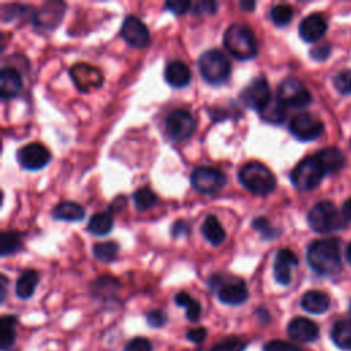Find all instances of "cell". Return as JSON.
Listing matches in <instances>:
<instances>
[{
  "label": "cell",
  "mask_w": 351,
  "mask_h": 351,
  "mask_svg": "<svg viewBox=\"0 0 351 351\" xmlns=\"http://www.w3.org/2000/svg\"><path fill=\"white\" fill-rule=\"evenodd\" d=\"M325 176V170L318 158L307 156L300 160L291 171V181L299 191H311L319 185Z\"/></svg>",
  "instance_id": "7"
},
{
  "label": "cell",
  "mask_w": 351,
  "mask_h": 351,
  "mask_svg": "<svg viewBox=\"0 0 351 351\" xmlns=\"http://www.w3.org/2000/svg\"><path fill=\"white\" fill-rule=\"evenodd\" d=\"M174 303L180 307L185 308V315L191 322H196L202 314V306L197 300H195L188 292H178L174 296Z\"/></svg>",
  "instance_id": "30"
},
{
  "label": "cell",
  "mask_w": 351,
  "mask_h": 351,
  "mask_svg": "<svg viewBox=\"0 0 351 351\" xmlns=\"http://www.w3.org/2000/svg\"><path fill=\"white\" fill-rule=\"evenodd\" d=\"M207 336V330L203 326H197V328H192L186 332V339L192 343H202Z\"/></svg>",
  "instance_id": "45"
},
{
  "label": "cell",
  "mask_w": 351,
  "mask_h": 351,
  "mask_svg": "<svg viewBox=\"0 0 351 351\" xmlns=\"http://www.w3.org/2000/svg\"><path fill=\"white\" fill-rule=\"evenodd\" d=\"M165 129L167 136L176 141L181 143L188 140L195 129H196V121L193 115L186 110H174L169 112V115L165 119Z\"/></svg>",
  "instance_id": "9"
},
{
  "label": "cell",
  "mask_w": 351,
  "mask_h": 351,
  "mask_svg": "<svg viewBox=\"0 0 351 351\" xmlns=\"http://www.w3.org/2000/svg\"><path fill=\"white\" fill-rule=\"evenodd\" d=\"M52 217L58 221L75 222L85 217V211L81 204L75 202H60L52 210Z\"/></svg>",
  "instance_id": "24"
},
{
  "label": "cell",
  "mask_w": 351,
  "mask_h": 351,
  "mask_svg": "<svg viewBox=\"0 0 351 351\" xmlns=\"http://www.w3.org/2000/svg\"><path fill=\"white\" fill-rule=\"evenodd\" d=\"M23 81L19 71L14 67L5 66L0 71V96L3 100L14 99L22 89Z\"/></svg>",
  "instance_id": "19"
},
{
  "label": "cell",
  "mask_w": 351,
  "mask_h": 351,
  "mask_svg": "<svg viewBox=\"0 0 351 351\" xmlns=\"http://www.w3.org/2000/svg\"><path fill=\"white\" fill-rule=\"evenodd\" d=\"M112 217L110 213H96L88 221V232L96 236H104L112 229Z\"/></svg>",
  "instance_id": "31"
},
{
  "label": "cell",
  "mask_w": 351,
  "mask_h": 351,
  "mask_svg": "<svg viewBox=\"0 0 351 351\" xmlns=\"http://www.w3.org/2000/svg\"><path fill=\"white\" fill-rule=\"evenodd\" d=\"M70 77H71L73 82L75 84V86L82 92L96 89L103 82L100 70L90 64H85V63L74 64L70 69Z\"/></svg>",
  "instance_id": "15"
},
{
  "label": "cell",
  "mask_w": 351,
  "mask_h": 351,
  "mask_svg": "<svg viewBox=\"0 0 351 351\" xmlns=\"http://www.w3.org/2000/svg\"><path fill=\"white\" fill-rule=\"evenodd\" d=\"M298 266V256L289 248H281L276 254L273 273L280 285H288L292 280L291 269Z\"/></svg>",
  "instance_id": "18"
},
{
  "label": "cell",
  "mask_w": 351,
  "mask_h": 351,
  "mask_svg": "<svg viewBox=\"0 0 351 351\" xmlns=\"http://www.w3.org/2000/svg\"><path fill=\"white\" fill-rule=\"evenodd\" d=\"M289 132L299 141H313L322 134L324 125L311 114L300 112L291 119Z\"/></svg>",
  "instance_id": "12"
},
{
  "label": "cell",
  "mask_w": 351,
  "mask_h": 351,
  "mask_svg": "<svg viewBox=\"0 0 351 351\" xmlns=\"http://www.w3.org/2000/svg\"><path fill=\"white\" fill-rule=\"evenodd\" d=\"M350 314H351V304H350Z\"/></svg>",
  "instance_id": "51"
},
{
  "label": "cell",
  "mask_w": 351,
  "mask_h": 351,
  "mask_svg": "<svg viewBox=\"0 0 351 351\" xmlns=\"http://www.w3.org/2000/svg\"><path fill=\"white\" fill-rule=\"evenodd\" d=\"M306 258L310 267L321 276H335L341 270L340 244L335 239L313 241L307 248Z\"/></svg>",
  "instance_id": "1"
},
{
  "label": "cell",
  "mask_w": 351,
  "mask_h": 351,
  "mask_svg": "<svg viewBox=\"0 0 351 351\" xmlns=\"http://www.w3.org/2000/svg\"><path fill=\"white\" fill-rule=\"evenodd\" d=\"M133 202L137 210H148L156 203V195L149 188H140L133 193Z\"/></svg>",
  "instance_id": "35"
},
{
  "label": "cell",
  "mask_w": 351,
  "mask_h": 351,
  "mask_svg": "<svg viewBox=\"0 0 351 351\" xmlns=\"http://www.w3.org/2000/svg\"><path fill=\"white\" fill-rule=\"evenodd\" d=\"M5 291H7V277L1 276V302L5 299Z\"/></svg>",
  "instance_id": "49"
},
{
  "label": "cell",
  "mask_w": 351,
  "mask_h": 351,
  "mask_svg": "<svg viewBox=\"0 0 351 351\" xmlns=\"http://www.w3.org/2000/svg\"><path fill=\"white\" fill-rule=\"evenodd\" d=\"M191 184L195 191L204 195H211L226 184V176L218 169L199 166L191 174Z\"/></svg>",
  "instance_id": "10"
},
{
  "label": "cell",
  "mask_w": 351,
  "mask_h": 351,
  "mask_svg": "<svg viewBox=\"0 0 351 351\" xmlns=\"http://www.w3.org/2000/svg\"><path fill=\"white\" fill-rule=\"evenodd\" d=\"M197 67L204 81L211 85L225 84L232 71L229 59L219 49L204 51L197 59Z\"/></svg>",
  "instance_id": "6"
},
{
  "label": "cell",
  "mask_w": 351,
  "mask_h": 351,
  "mask_svg": "<svg viewBox=\"0 0 351 351\" xmlns=\"http://www.w3.org/2000/svg\"><path fill=\"white\" fill-rule=\"evenodd\" d=\"M307 222L314 232L322 234L336 232L346 225L341 211H339L329 200H322L314 204L307 214Z\"/></svg>",
  "instance_id": "5"
},
{
  "label": "cell",
  "mask_w": 351,
  "mask_h": 351,
  "mask_svg": "<svg viewBox=\"0 0 351 351\" xmlns=\"http://www.w3.org/2000/svg\"><path fill=\"white\" fill-rule=\"evenodd\" d=\"M119 251V245L115 241H104V243H97L93 245L92 252L95 258L100 262L110 263L117 259Z\"/></svg>",
  "instance_id": "33"
},
{
  "label": "cell",
  "mask_w": 351,
  "mask_h": 351,
  "mask_svg": "<svg viewBox=\"0 0 351 351\" xmlns=\"http://www.w3.org/2000/svg\"><path fill=\"white\" fill-rule=\"evenodd\" d=\"M277 99L289 107L303 108L311 103V95L304 84L296 77L282 80L277 88Z\"/></svg>",
  "instance_id": "8"
},
{
  "label": "cell",
  "mask_w": 351,
  "mask_h": 351,
  "mask_svg": "<svg viewBox=\"0 0 351 351\" xmlns=\"http://www.w3.org/2000/svg\"><path fill=\"white\" fill-rule=\"evenodd\" d=\"M319 163L322 165L325 174H333L343 169L346 159L343 152L337 147H326L315 154Z\"/></svg>",
  "instance_id": "22"
},
{
  "label": "cell",
  "mask_w": 351,
  "mask_h": 351,
  "mask_svg": "<svg viewBox=\"0 0 351 351\" xmlns=\"http://www.w3.org/2000/svg\"><path fill=\"white\" fill-rule=\"evenodd\" d=\"M263 351H302V350L284 340H270L263 346Z\"/></svg>",
  "instance_id": "42"
},
{
  "label": "cell",
  "mask_w": 351,
  "mask_h": 351,
  "mask_svg": "<svg viewBox=\"0 0 351 351\" xmlns=\"http://www.w3.org/2000/svg\"><path fill=\"white\" fill-rule=\"evenodd\" d=\"M202 234L211 245H219L225 241L226 233L218 218L213 214L207 215L202 223Z\"/></svg>",
  "instance_id": "25"
},
{
  "label": "cell",
  "mask_w": 351,
  "mask_h": 351,
  "mask_svg": "<svg viewBox=\"0 0 351 351\" xmlns=\"http://www.w3.org/2000/svg\"><path fill=\"white\" fill-rule=\"evenodd\" d=\"M300 304H302L303 310H306L307 313L322 314V313H325L329 308L330 299H329V296L325 292L313 289V291H307L302 296Z\"/></svg>",
  "instance_id": "23"
},
{
  "label": "cell",
  "mask_w": 351,
  "mask_h": 351,
  "mask_svg": "<svg viewBox=\"0 0 351 351\" xmlns=\"http://www.w3.org/2000/svg\"><path fill=\"white\" fill-rule=\"evenodd\" d=\"M329 55H330V47L326 45V44L315 45V47L310 51V56H311L314 60H318V62L328 59Z\"/></svg>",
  "instance_id": "44"
},
{
  "label": "cell",
  "mask_w": 351,
  "mask_h": 351,
  "mask_svg": "<svg viewBox=\"0 0 351 351\" xmlns=\"http://www.w3.org/2000/svg\"><path fill=\"white\" fill-rule=\"evenodd\" d=\"M64 8H66V4L60 1H48L43 4L41 8L34 12V16H33L34 26L40 29H47V30L55 29L63 18Z\"/></svg>",
  "instance_id": "16"
},
{
  "label": "cell",
  "mask_w": 351,
  "mask_h": 351,
  "mask_svg": "<svg viewBox=\"0 0 351 351\" xmlns=\"http://www.w3.org/2000/svg\"><path fill=\"white\" fill-rule=\"evenodd\" d=\"M333 85L336 90L341 95H351V70H343L333 78Z\"/></svg>",
  "instance_id": "38"
},
{
  "label": "cell",
  "mask_w": 351,
  "mask_h": 351,
  "mask_svg": "<svg viewBox=\"0 0 351 351\" xmlns=\"http://www.w3.org/2000/svg\"><path fill=\"white\" fill-rule=\"evenodd\" d=\"M240 101L247 107L261 111L271 99L270 86L265 77L254 78L239 95Z\"/></svg>",
  "instance_id": "11"
},
{
  "label": "cell",
  "mask_w": 351,
  "mask_h": 351,
  "mask_svg": "<svg viewBox=\"0 0 351 351\" xmlns=\"http://www.w3.org/2000/svg\"><path fill=\"white\" fill-rule=\"evenodd\" d=\"M145 319H147V324L152 328H162L166 325L167 322V315L163 310H151L147 313L145 315Z\"/></svg>",
  "instance_id": "40"
},
{
  "label": "cell",
  "mask_w": 351,
  "mask_h": 351,
  "mask_svg": "<svg viewBox=\"0 0 351 351\" xmlns=\"http://www.w3.org/2000/svg\"><path fill=\"white\" fill-rule=\"evenodd\" d=\"M125 351H152V344L145 337H134L126 343Z\"/></svg>",
  "instance_id": "41"
},
{
  "label": "cell",
  "mask_w": 351,
  "mask_h": 351,
  "mask_svg": "<svg viewBox=\"0 0 351 351\" xmlns=\"http://www.w3.org/2000/svg\"><path fill=\"white\" fill-rule=\"evenodd\" d=\"M346 259H347V262L351 265V241H350V244H348L347 248H346Z\"/></svg>",
  "instance_id": "50"
},
{
  "label": "cell",
  "mask_w": 351,
  "mask_h": 351,
  "mask_svg": "<svg viewBox=\"0 0 351 351\" xmlns=\"http://www.w3.org/2000/svg\"><path fill=\"white\" fill-rule=\"evenodd\" d=\"M165 80L173 88H184L191 82V69L181 60H171L165 67Z\"/></svg>",
  "instance_id": "21"
},
{
  "label": "cell",
  "mask_w": 351,
  "mask_h": 351,
  "mask_svg": "<svg viewBox=\"0 0 351 351\" xmlns=\"http://www.w3.org/2000/svg\"><path fill=\"white\" fill-rule=\"evenodd\" d=\"M341 215L346 221H351V197L347 199L344 203H343V207H341Z\"/></svg>",
  "instance_id": "47"
},
{
  "label": "cell",
  "mask_w": 351,
  "mask_h": 351,
  "mask_svg": "<svg viewBox=\"0 0 351 351\" xmlns=\"http://www.w3.org/2000/svg\"><path fill=\"white\" fill-rule=\"evenodd\" d=\"M38 273L33 269H26L23 270L18 280H16V284H15V293L18 298L21 299H29L36 288H37V284H38Z\"/></svg>",
  "instance_id": "26"
},
{
  "label": "cell",
  "mask_w": 351,
  "mask_h": 351,
  "mask_svg": "<svg viewBox=\"0 0 351 351\" xmlns=\"http://www.w3.org/2000/svg\"><path fill=\"white\" fill-rule=\"evenodd\" d=\"M16 324L18 319L14 315H3L0 319V346L1 350H8L14 346L16 339Z\"/></svg>",
  "instance_id": "29"
},
{
  "label": "cell",
  "mask_w": 351,
  "mask_h": 351,
  "mask_svg": "<svg viewBox=\"0 0 351 351\" xmlns=\"http://www.w3.org/2000/svg\"><path fill=\"white\" fill-rule=\"evenodd\" d=\"M218 8V4L213 0H200L196 3H192V8L191 11L195 15H200V14H215Z\"/></svg>",
  "instance_id": "39"
},
{
  "label": "cell",
  "mask_w": 351,
  "mask_h": 351,
  "mask_svg": "<svg viewBox=\"0 0 351 351\" xmlns=\"http://www.w3.org/2000/svg\"><path fill=\"white\" fill-rule=\"evenodd\" d=\"M293 18V8L289 4H276L270 10V19L277 26L288 25Z\"/></svg>",
  "instance_id": "34"
},
{
  "label": "cell",
  "mask_w": 351,
  "mask_h": 351,
  "mask_svg": "<svg viewBox=\"0 0 351 351\" xmlns=\"http://www.w3.org/2000/svg\"><path fill=\"white\" fill-rule=\"evenodd\" d=\"M252 228L262 236L263 240H270L278 234V232L271 226V223L265 217H258L252 222Z\"/></svg>",
  "instance_id": "37"
},
{
  "label": "cell",
  "mask_w": 351,
  "mask_h": 351,
  "mask_svg": "<svg viewBox=\"0 0 351 351\" xmlns=\"http://www.w3.org/2000/svg\"><path fill=\"white\" fill-rule=\"evenodd\" d=\"M288 336L299 343H310L314 341L319 335L318 325L304 317H295L289 321L287 326Z\"/></svg>",
  "instance_id": "17"
},
{
  "label": "cell",
  "mask_w": 351,
  "mask_h": 351,
  "mask_svg": "<svg viewBox=\"0 0 351 351\" xmlns=\"http://www.w3.org/2000/svg\"><path fill=\"white\" fill-rule=\"evenodd\" d=\"M326 27V22L321 15L311 14L300 22L299 36L306 43H315L325 34Z\"/></svg>",
  "instance_id": "20"
},
{
  "label": "cell",
  "mask_w": 351,
  "mask_h": 351,
  "mask_svg": "<svg viewBox=\"0 0 351 351\" xmlns=\"http://www.w3.org/2000/svg\"><path fill=\"white\" fill-rule=\"evenodd\" d=\"M258 112H259V117L265 122L273 123V125L282 123L285 117H287L285 106L278 99H270L269 103L261 111H258Z\"/></svg>",
  "instance_id": "27"
},
{
  "label": "cell",
  "mask_w": 351,
  "mask_h": 351,
  "mask_svg": "<svg viewBox=\"0 0 351 351\" xmlns=\"http://www.w3.org/2000/svg\"><path fill=\"white\" fill-rule=\"evenodd\" d=\"M208 287L223 304L239 306L248 299L247 284L237 276L213 274L208 280Z\"/></svg>",
  "instance_id": "3"
},
{
  "label": "cell",
  "mask_w": 351,
  "mask_h": 351,
  "mask_svg": "<svg viewBox=\"0 0 351 351\" xmlns=\"http://www.w3.org/2000/svg\"><path fill=\"white\" fill-rule=\"evenodd\" d=\"M188 233H189V225L185 221L180 219L171 225V236L173 237H181Z\"/></svg>",
  "instance_id": "46"
},
{
  "label": "cell",
  "mask_w": 351,
  "mask_h": 351,
  "mask_svg": "<svg viewBox=\"0 0 351 351\" xmlns=\"http://www.w3.org/2000/svg\"><path fill=\"white\" fill-rule=\"evenodd\" d=\"M22 247L21 236L12 230H4L0 234V254L1 256L16 254Z\"/></svg>",
  "instance_id": "32"
},
{
  "label": "cell",
  "mask_w": 351,
  "mask_h": 351,
  "mask_svg": "<svg viewBox=\"0 0 351 351\" xmlns=\"http://www.w3.org/2000/svg\"><path fill=\"white\" fill-rule=\"evenodd\" d=\"M240 184L256 196H266L276 188V177L259 162H248L239 170Z\"/></svg>",
  "instance_id": "4"
},
{
  "label": "cell",
  "mask_w": 351,
  "mask_h": 351,
  "mask_svg": "<svg viewBox=\"0 0 351 351\" xmlns=\"http://www.w3.org/2000/svg\"><path fill=\"white\" fill-rule=\"evenodd\" d=\"M333 343L341 350H351V319H339L330 330Z\"/></svg>",
  "instance_id": "28"
},
{
  "label": "cell",
  "mask_w": 351,
  "mask_h": 351,
  "mask_svg": "<svg viewBox=\"0 0 351 351\" xmlns=\"http://www.w3.org/2000/svg\"><path fill=\"white\" fill-rule=\"evenodd\" d=\"M247 347V341L240 337L230 336L218 343H215L208 351H244Z\"/></svg>",
  "instance_id": "36"
},
{
  "label": "cell",
  "mask_w": 351,
  "mask_h": 351,
  "mask_svg": "<svg viewBox=\"0 0 351 351\" xmlns=\"http://www.w3.org/2000/svg\"><path fill=\"white\" fill-rule=\"evenodd\" d=\"M223 47L239 60H250L258 53L254 32L244 23H232L223 33Z\"/></svg>",
  "instance_id": "2"
},
{
  "label": "cell",
  "mask_w": 351,
  "mask_h": 351,
  "mask_svg": "<svg viewBox=\"0 0 351 351\" xmlns=\"http://www.w3.org/2000/svg\"><path fill=\"white\" fill-rule=\"evenodd\" d=\"M51 152L40 143H30L23 145L16 152L18 163L26 170H40L51 160Z\"/></svg>",
  "instance_id": "13"
},
{
  "label": "cell",
  "mask_w": 351,
  "mask_h": 351,
  "mask_svg": "<svg viewBox=\"0 0 351 351\" xmlns=\"http://www.w3.org/2000/svg\"><path fill=\"white\" fill-rule=\"evenodd\" d=\"M240 7H241L244 11H252L254 7H255V1H241V3H240Z\"/></svg>",
  "instance_id": "48"
},
{
  "label": "cell",
  "mask_w": 351,
  "mask_h": 351,
  "mask_svg": "<svg viewBox=\"0 0 351 351\" xmlns=\"http://www.w3.org/2000/svg\"><path fill=\"white\" fill-rule=\"evenodd\" d=\"M122 38L134 48H143L149 44V32L147 26L134 15L123 19L121 26Z\"/></svg>",
  "instance_id": "14"
},
{
  "label": "cell",
  "mask_w": 351,
  "mask_h": 351,
  "mask_svg": "<svg viewBox=\"0 0 351 351\" xmlns=\"http://www.w3.org/2000/svg\"><path fill=\"white\" fill-rule=\"evenodd\" d=\"M165 7H166L170 12H173V14H176V15H182V14L191 11L192 3L188 1V0H171V1H166Z\"/></svg>",
  "instance_id": "43"
}]
</instances>
